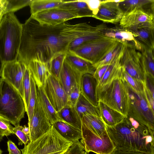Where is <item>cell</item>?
I'll return each mask as SVG.
<instances>
[{"mask_svg": "<svg viewBox=\"0 0 154 154\" xmlns=\"http://www.w3.org/2000/svg\"><path fill=\"white\" fill-rule=\"evenodd\" d=\"M93 27L86 23L42 25L30 16L22 24L17 59L26 65L33 60L48 64L55 58L66 53L72 41Z\"/></svg>", "mask_w": 154, "mask_h": 154, "instance_id": "cell-1", "label": "cell"}, {"mask_svg": "<svg viewBox=\"0 0 154 154\" xmlns=\"http://www.w3.org/2000/svg\"><path fill=\"white\" fill-rule=\"evenodd\" d=\"M106 128L116 148L154 154V131L133 118L127 116L119 123L106 125Z\"/></svg>", "mask_w": 154, "mask_h": 154, "instance_id": "cell-2", "label": "cell"}, {"mask_svg": "<svg viewBox=\"0 0 154 154\" xmlns=\"http://www.w3.org/2000/svg\"><path fill=\"white\" fill-rule=\"evenodd\" d=\"M22 29L14 13L3 16L0 23V56L4 63L17 60Z\"/></svg>", "mask_w": 154, "mask_h": 154, "instance_id": "cell-3", "label": "cell"}, {"mask_svg": "<svg viewBox=\"0 0 154 154\" xmlns=\"http://www.w3.org/2000/svg\"><path fill=\"white\" fill-rule=\"evenodd\" d=\"M26 109L23 98L18 91L4 80L0 79V116L14 127L20 125Z\"/></svg>", "mask_w": 154, "mask_h": 154, "instance_id": "cell-4", "label": "cell"}, {"mask_svg": "<svg viewBox=\"0 0 154 154\" xmlns=\"http://www.w3.org/2000/svg\"><path fill=\"white\" fill-rule=\"evenodd\" d=\"M73 142L63 137L52 125L46 133L21 149L22 154H64Z\"/></svg>", "mask_w": 154, "mask_h": 154, "instance_id": "cell-5", "label": "cell"}, {"mask_svg": "<svg viewBox=\"0 0 154 154\" xmlns=\"http://www.w3.org/2000/svg\"><path fill=\"white\" fill-rule=\"evenodd\" d=\"M97 92L99 101L127 117L128 95L122 75L97 89Z\"/></svg>", "mask_w": 154, "mask_h": 154, "instance_id": "cell-6", "label": "cell"}, {"mask_svg": "<svg viewBox=\"0 0 154 154\" xmlns=\"http://www.w3.org/2000/svg\"><path fill=\"white\" fill-rule=\"evenodd\" d=\"M125 82L128 95L127 116L154 131V112L150 107L144 92L135 91Z\"/></svg>", "mask_w": 154, "mask_h": 154, "instance_id": "cell-7", "label": "cell"}, {"mask_svg": "<svg viewBox=\"0 0 154 154\" xmlns=\"http://www.w3.org/2000/svg\"><path fill=\"white\" fill-rule=\"evenodd\" d=\"M120 43L115 38L107 37L83 44L69 52L93 66L103 59Z\"/></svg>", "mask_w": 154, "mask_h": 154, "instance_id": "cell-8", "label": "cell"}, {"mask_svg": "<svg viewBox=\"0 0 154 154\" xmlns=\"http://www.w3.org/2000/svg\"><path fill=\"white\" fill-rule=\"evenodd\" d=\"M81 131V142L87 153L92 152L96 154H111L115 149L109 136H101L82 122Z\"/></svg>", "mask_w": 154, "mask_h": 154, "instance_id": "cell-9", "label": "cell"}, {"mask_svg": "<svg viewBox=\"0 0 154 154\" xmlns=\"http://www.w3.org/2000/svg\"><path fill=\"white\" fill-rule=\"evenodd\" d=\"M143 56L132 42H126L120 62L121 67L131 77L144 82Z\"/></svg>", "mask_w": 154, "mask_h": 154, "instance_id": "cell-10", "label": "cell"}, {"mask_svg": "<svg viewBox=\"0 0 154 154\" xmlns=\"http://www.w3.org/2000/svg\"><path fill=\"white\" fill-rule=\"evenodd\" d=\"M42 88L45 95L57 112L66 105L67 95L59 79L50 74Z\"/></svg>", "mask_w": 154, "mask_h": 154, "instance_id": "cell-11", "label": "cell"}, {"mask_svg": "<svg viewBox=\"0 0 154 154\" xmlns=\"http://www.w3.org/2000/svg\"><path fill=\"white\" fill-rule=\"evenodd\" d=\"M26 64L17 59L4 63L1 79L8 82L19 92L23 99V79Z\"/></svg>", "mask_w": 154, "mask_h": 154, "instance_id": "cell-12", "label": "cell"}, {"mask_svg": "<svg viewBox=\"0 0 154 154\" xmlns=\"http://www.w3.org/2000/svg\"><path fill=\"white\" fill-rule=\"evenodd\" d=\"M30 142L33 141L47 132L52 125L46 116L38 98L32 117L28 122Z\"/></svg>", "mask_w": 154, "mask_h": 154, "instance_id": "cell-13", "label": "cell"}, {"mask_svg": "<svg viewBox=\"0 0 154 154\" xmlns=\"http://www.w3.org/2000/svg\"><path fill=\"white\" fill-rule=\"evenodd\" d=\"M31 17L41 25L51 26L58 25L67 20L79 18L71 13L58 8L42 11Z\"/></svg>", "mask_w": 154, "mask_h": 154, "instance_id": "cell-14", "label": "cell"}, {"mask_svg": "<svg viewBox=\"0 0 154 154\" xmlns=\"http://www.w3.org/2000/svg\"><path fill=\"white\" fill-rule=\"evenodd\" d=\"M125 30L132 33L134 39L142 50H154V24L143 23Z\"/></svg>", "mask_w": 154, "mask_h": 154, "instance_id": "cell-15", "label": "cell"}, {"mask_svg": "<svg viewBox=\"0 0 154 154\" xmlns=\"http://www.w3.org/2000/svg\"><path fill=\"white\" fill-rule=\"evenodd\" d=\"M119 3L112 0L102 1L97 14L93 17L105 23L115 24L119 23L123 13L119 7Z\"/></svg>", "mask_w": 154, "mask_h": 154, "instance_id": "cell-16", "label": "cell"}, {"mask_svg": "<svg viewBox=\"0 0 154 154\" xmlns=\"http://www.w3.org/2000/svg\"><path fill=\"white\" fill-rule=\"evenodd\" d=\"M154 15L135 8L123 14L119 22V26L121 28L127 29L143 23L154 24Z\"/></svg>", "mask_w": 154, "mask_h": 154, "instance_id": "cell-17", "label": "cell"}, {"mask_svg": "<svg viewBox=\"0 0 154 154\" xmlns=\"http://www.w3.org/2000/svg\"><path fill=\"white\" fill-rule=\"evenodd\" d=\"M97 84L93 75L86 73L81 75L80 85L81 93L93 105L98 106L97 88Z\"/></svg>", "mask_w": 154, "mask_h": 154, "instance_id": "cell-18", "label": "cell"}, {"mask_svg": "<svg viewBox=\"0 0 154 154\" xmlns=\"http://www.w3.org/2000/svg\"><path fill=\"white\" fill-rule=\"evenodd\" d=\"M81 75L64 60L59 80L67 97L75 86L77 84H80Z\"/></svg>", "mask_w": 154, "mask_h": 154, "instance_id": "cell-19", "label": "cell"}, {"mask_svg": "<svg viewBox=\"0 0 154 154\" xmlns=\"http://www.w3.org/2000/svg\"><path fill=\"white\" fill-rule=\"evenodd\" d=\"M107 28L106 24H103L94 26L93 29L72 41L69 46L68 51H71L83 44L107 37L105 35Z\"/></svg>", "mask_w": 154, "mask_h": 154, "instance_id": "cell-20", "label": "cell"}, {"mask_svg": "<svg viewBox=\"0 0 154 154\" xmlns=\"http://www.w3.org/2000/svg\"><path fill=\"white\" fill-rule=\"evenodd\" d=\"M27 65L37 87H42L50 74L48 64L39 60H33Z\"/></svg>", "mask_w": 154, "mask_h": 154, "instance_id": "cell-21", "label": "cell"}, {"mask_svg": "<svg viewBox=\"0 0 154 154\" xmlns=\"http://www.w3.org/2000/svg\"><path fill=\"white\" fill-rule=\"evenodd\" d=\"M58 8L68 11L79 18L85 17H93L94 15L87 4L82 0L64 1Z\"/></svg>", "mask_w": 154, "mask_h": 154, "instance_id": "cell-22", "label": "cell"}, {"mask_svg": "<svg viewBox=\"0 0 154 154\" xmlns=\"http://www.w3.org/2000/svg\"><path fill=\"white\" fill-rule=\"evenodd\" d=\"M98 106L101 117L106 125L109 126L115 125L126 117L101 101H99Z\"/></svg>", "mask_w": 154, "mask_h": 154, "instance_id": "cell-23", "label": "cell"}, {"mask_svg": "<svg viewBox=\"0 0 154 154\" xmlns=\"http://www.w3.org/2000/svg\"><path fill=\"white\" fill-rule=\"evenodd\" d=\"M119 6L123 14L136 8L154 15V0H124L119 3Z\"/></svg>", "mask_w": 154, "mask_h": 154, "instance_id": "cell-24", "label": "cell"}, {"mask_svg": "<svg viewBox=\"0 0 154 154\" xmlns=\"http://www.w3.org/2000/svg\"><path fill=\"white\" fill-rule=\"evenodd\" d=\"M65 60L73 69L81 74H93L95 70L91 64L70 52L66 53Z\"/></svg>", "mask_w": 154, "mask_h": 154, "instance_id": "cell-25", "label": "cell"}, {"mask_svg": "<svg viewBox=\"0 0 154 154\" xmlns=\"http://www.w3.org/2000/svg\"><path fill=\"white\" fill-rule=\"evenodd\" d=\"M37 98L42 109L52 125L55 122L62 121L58 112L53 107L45 95L42 87H37Z\"/></svg>", "mask_w": 154, "mask_h": 154, "instance_id": "cell-26", "label": "cell"}, {"mask_svg": "<svg viewBox=\"0 0 154 154\" xmlns=\"http://www.w3.org/2000/svg\"><path fill=\"white\" fill-rule=\"evenodd\" d=\"M52 125L61 136L73 143L82 138L81 130L65 122L58 121Z\"/></svg>", "mask_w": 154, "mask_h": 154, "instance_id": "cell-27", "label": "cell"}, {"mask_svg": "<svg viewBox=\"0 0 154 154\" xmlns=\"http://www.w3.org/2000/svg\"><path fill=\"white\" fill-rule=\"evenodd\" d=\"M57 112L62 122L81 130L82 120L75 107L66 105Z\"/></svg>", "mask_w": 154, "mask_h": 154, "instance_id": "cell-28", "label": "cell"}, {"mask_svg": "<svg viewBox=\"0 0 154 154\" xmlns=\"http://www.w3.org/2000/svg\"><path fill=\"white\" fill-rule=\"evenodd\" d=\"M105 35L108 37L116 39L122 43L126 42H132L138 50L141 51L142 49L134 39L132 33L127 30L120 29L118 27L111 28L108 27L106 30Z\"/></svg>", "mask_w": 154, "mask_h": 154, "instance_id": "cell-29", "label": "cell"}, {"mask_svg": "<svg viewBox=\"0 0 154 154\" xmlns=\"http://www.w3.org/2000/svg\"><path fill=\"white\" fill-rule=\"evenodd\" d=\"M82 122L93 131L103 136H109L106 125L101 117L91 115L83 116Z\"/></svg>", "mask_w": 154, "mask_h": 154, "instance_id": "cell-30", "label": "cell"}, {"mask_svg": "<svg viewBox=\"0 0 154 154\" xmlns=\"http://www.w3.org/2000/svg\"><path fill=\"white\" fill-rule=\"evenodd\" d=\"M75 108L82 119L83 116L86 114L94 115L101 117L98 106L93 105L81 93Z\"/></svg>", "mask_w": 154, "mask_h": 154, "instance_id": "cell-31", "label": "cell"}, {"mask_svg": "<svg viewBox=\"0 0 154 154\" xmlns=\"http://www.w3.org/2000/svg\"><path fill=\"white\" fill-rule=\"evenodd\" d=\"M63 0H32L29 6L31 15L47 10L57 8L64 2Z\"/></svg>", "mask_w": 154, "mask_h": 154, "instance_id": "cell-32", "label": "cell"}, {"mask_svg": "<svg viewBox=\"0 0 154 154\" xmlns=\"http://www.w3.org/2000/svg\"><path fill=\"white\" fill-rule=\"evenodd\" d=\"M32 0H1L2 8L4 15L14 12L29 5Z\"/></svg>", "mask_w": 154, "mask_h": 154, "instance_id": "cell-33", "label": "cell"}, {"mask_svg": "<svg viewBox=\"0 0 154 154\" xmlns=\"http://www.w3.org/2000/svg\"><path fill=\"white\" fill-rule=\"evenodd\" d=\"M153 50L142 49L141 51L143 56V66L145 74L154 77V59Z\"/></svg>", "mask_w": 154, "mask_h": 154, "instance_id": "cell-34", "label": "cell"}, {"mask_svg": "<svg viewBox=\"0 0 154 154\" xmlns=\"http://www.w3.org/2000/svg\"><path fill=\"white\" fill-rule=\"evenodd\" d=\"M66 54V53H63L58 56L48 64L50 74L58 79L65 59Z\"/></svg>", "mask_w": 154, "mask_h": 154, "instance_id": "cell-35", "label": "cell"}, {"mask_svg": "<svg viewBox=\"0 0 154 154\" xmlns=\"http://www.w3.org/2000/svg\"><path fill=\"white\" fill-rule=\"evenodd\" d=\"M30 80V92L26 111L28 117V122L30 120L33 116L37 98V86L31 75Z\"/></svg>", "mask_w": 154, "mask_h": 154, "instance_id": "cell-36", "label": "cell"}, {"mask_svg": "<svg viewBox=\"0 0 154 154\" xmlns=\"http://www.w3.org/2000/svg\"><path fill=\"white\" fill-rule=\"evenodd\" d=\"M31 76V72L26 65L23 79V100L25 105L26 112L28 107L29 100L30 92Z\"/></svg>", "mask_w": 154, "mask_h": 154, "instance_id": "cell-37", "label": "cell"}, {"mask_svg": "<svg viewBox=\"0 0 154 154\" xmlns=\"http://www.w3.org/2000/svg\"><path fill=\"white\" fill-rule=\"evenodd\" d=\"M121 69L123 78L128 85L137 92H143L144 87V82L131 76L122 67Z\"/></svg>", "mask_w": 154, "mask_h": 154, "instance_id": "cell-38", "label": "cell"}, {"mask_svg": "<svg viewBox=\"0 0 154 154\" xmlns=\"http://www.w3.org/2000/svg\"><path fill=\"white\" fill-rule=\"evenodd\" d=\"M122 43H120L117 47L110 52L102 60L97 63L93 65L96 69L106 65L111 64L115 60L116 56L120 50Z\"/></svg>", "mask_w": 154, "mask_h": 154, "instance_id": "cell-39", "label": "cell"}, {"mask_svg": "<svg viewBox=\"0 0 154 154\" xmlns=\"http://www.w3.org/2000/svg\"><path fill=\"white\" fill-rule=\"evenodd\" d=\"M81 93L80 84H77L67 97L66 105L75 107Z\"/></svg>", "mask_w": 154, "mask_h": 154, "instance_id": "cell-40", "label": "cell"}, {"mask_svg": "<svg viewBox=\"0 0 154 154\" xmlns=\"http://www.w3.org/2000/svg\"><path fill=\"white\" fill-rule=\"evenodd\" d=\"M11 124L8 120L0 116V133L3 137L13 134L14 127Z\"/></svg>", "mask_w": 154, "mask_h": 154, "instance_id": "cell-41", "label": "cell"}, {"mask_svg": "<svg viewBox=\"0 0 154 154\" xmlns=\"http://www.w3.org/2000/svg\"><path fill=\"white\" fill-rule=\"evenodd\" d=\"M23 126L19 125L14 127L12 130L13 134L16 135L19 139V145H22L23 144L24 146L26 145L29 143V135L26 134L22 131Z\"/></svg>", "mask_w": 154, "mask_h": 154, "instance_id": "cell-42", "label": "cell"}, {"mask_svg": "<svg viewBox=\"0 0 154 154\" xmlns=\"http://www.w3.org/2000/svg\"><path fill=\"white\" fill-rule=\"evenodd\" d=\"M87 5L89 9L92 11L94 15H96L99 11L102 2L100 0H82Z\"/></svg>", "mask_w": 154, "mask_h": 154, "instance_id": "cell-43", "label": "cell"}, {"mask_svg": "<svg viewBox=\"0 0 154 154\" xmlns=\"http://www.w3.org/2000/svg\"><path fill=\"white\" fill-rule=\"evenodd\" d=\"M144 83L146 88L154 97V77L145 74Z\"/></svg>", "mask_w": 154, "mask_h": 154, "instance_id": "cell-44", "label": "cell"}, {"mask_svg": "<svg viewBox=\"0 0 154 154\" xmlns=\"http://www.w3.org/2000/svg\"><path fill=\"white\" fill-rule=\"evenodd\" d=\"M109 65L103 66L96 69L93 75L97 84L102 79Z\"/></svg>", "mask_w": 154, "mask_h": 154, "instance_id": "cell-45", "label": "cell"}, {"mask_svg": "<svg viewBox=\"0 0 154 154\" xmlns=\"http://www.w3.org/2000/svg\"><path fill=\"white\" fill-rule=\"evenodd\" d=\"M111 154H149L138 151L116 148Z\"/></svg>", "mask_w": 154, "mask_h": 154, "instance_id": "cell-46", "label": "cell"}, {"mask_svg": "<svg viewBox=\"0 0 154 154\" xmlns=\"http://www.w3.org/2000/svg\"><path fill=\"white\" fill-rule=\"evenodd\" d=\"M7 143L9 154H22L21 151L11 140H8Z\"/></svg>", "mask_w": 154, "mask_h": 154, "instance_id": "cell-47", "label": "cell"}, {"mask_svg": "<svg viewBox=\"0 0 154 154\" xmlns=\"http://www.w3.org/2000/svg\"><path fill=\"white\" fill-rule=\"evenodd\" d=\"M144 93L146 100L152 111L154 112V97H153L150 92L144 85Z\"/></svg>", "mask_w": 154, "mask_h": 154, "instance_id": "cell-48", "label": "cell"}, {"mask_svg": "<svg viewBox=\"0 0 154 154\" xmlns=\"http://www.w3.org/2000/svg\"><path fill=\"white\" fill-rule=\"evenodd\" d=\"M22 130L26 134L29 135V127H27L26 125H24L23 126Z\"/></svg>", "mask_w": 154, "mask_h": 154, "instance_id": "cell-49", "label": "cell"}, {"mask_svg": "<svg viewBox=\"0 0 154 154\" xmlns=\"http://www.w3.org/2000/svg\"><path fill=\"white\" fill-rule=\"evenodd\" d=\"M4 63L0 56V77L2 75Z\"/></svg>", "mask_w": 154, "mask_h": 154, "instance_id": "cell-50", "label": "cell"}, {"mask_svg": "<svg viewBox=\"0 0 154 154\" xmlns=\"http://www.w3.org/2000/svg\"><path fill=\"white\" fill-rule=\"evenodd\" d=\"M4 15L2 7H0V23L2 20V18Z\"/></svg>", "mask_w": 154, "mask_h": 154, "instance_id": "cell-51", "label": "cell"}, {"mask_svg": "<svg viewBox=\"0 0 154 154\" xmlns=\"http://www.w3.org/2000/svg\"><path fill=\"white\" fill-rule=\"evenodd\" d=\"M3 137V136L0 133V142L2 140Z\"/></svg>", "mask_w": 154, "mask_h": 154, "instance_id": "cell-52", "label": "cell"}, {"mask_svg": "<svg viewBox=\"0 0 154 154\" xmlns=\"http://www.w3.org/2000/svg\"><path fill=\"white\" fill-rule=\"evenodd\" d=\"M1 6H2L1 0H0V7H1Z\"/></svg>", "mask_w": 154, "mask_h": 154, "instance_id": "cell-53", "label": "cell"}, {"mask_svg": "<svg viewBox=\"0 0 154 154\" xmlns=\"http://www.w3.org/2000/svg\"><path fill=\"white\" fill-rule=\"evenodd\" d=\"M2 150L0 149V154H2Z\"/></svg>", "mask_w": 154, "mask_h": 154, "instance_id": "cell-54", "label": "cell"}]
</instances>
